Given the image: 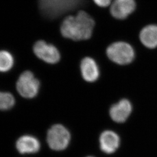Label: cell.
Wrapping results in <instances>:
<instances>
[{
	"label": "cell",
	"mask_w": 157,
	"mask_h": 157,
	"mask_svg": "<svg viewBox=\"0 0 157 157\" xmlns=\"http://www.w3.org/2000/svg\"><path fill=\"white\" fill-rule=\"evenodd\" d=\"M33 52L41 60L50 64L59 62L61 58L60 53L56 47L43 40H39L34 44Z\"/></svg>",
	"instance_id": "8992f818"
},
{
	"label": "cell",
	"mask_w": 157,
	"mask_h": 157,
	"mask_svg": "<svg viewBox=\"0 0 157 157\" xmlns=\"http://www.w3.org/2000/svg\"><path fill=\"white\" fill-rule=\"evenodd\" d=\"M17 150L21 154H34L39 151V141L32 136L25 135L21 136L17 141Z\"/></svg>",
	"instance_id": "8fae6325"
},
{
	"label": "cell",
	"mask_w": 157,
	"mask_h": 157,
	"mask_svg": "<svg viewBox=\"0 0 157 157\" xmlns=\"http://www.w3.org/2000/svg\"><path fill=\"white\" fill-rule=\"evenodd\" d=\"M71 141V134L65 126L60 124L53 125L48 130L47 141L49 147L55 151L66 149Z\"/></svg>",
	"instance_id": "277c9868"
},
{
	"label": "cell",
	"mask_w": 157,
	"mask_h": 157,
	"mask_svg": "<svg viewBox=\"0 0 157 157\" xmlns=\"http://www.w3.org/2000/svg\"><path fill=\"white\" fill-rule=\"evenodd\" d=\"M100 144L102 151L106 154H112L118 149L120 144V139L114 132L106 130L100 136Z\"/></svg>",
	"instance_id": "9c48e42d"
},
{
	"label": "cell",
	"mask_w": 157,
	"mask_h": 157,
	"mask_svg": "<svg viewBox=\"0 0 157 157\" xmlns=\"http://www.w3.org/2000/svg\"></svg>",
	"instance_id": "2e32d148"
},
{
	"label": "cell",
	"mask_w": 157,
	"mask_h": 157,
	"mask_svg": "<svg viewBox=\"0 0 157 157\" xmlns=\"http://www.w3.org/2000/svg\"><path fill=\"white\" fill-rule=\"evenodd\" d=\"M84 0H39L41 13L49 19H54L72 11L82 4Z\"/></svg>",
	"instance_id": "7a4b0ae2"
},
{
	"label": "cell",
	"mask_w": 157,
	"mask_h": 157,
	"mask_svg": "<svg viewBox=\"0 0 157 157\" xmlns=\"http://www.w3.org/2000/svg\"><path fill=\"white\" fill-rule=\"evenodd\" d=\"M108 57L119 65H127L135 58V51L128 43L124 41L115 42L109 45L107 49Z\"/></svg>",
	"instance_id": "3957f363"
},
{
	"label": "cell",
	"mask_w": 157,
	"mask_h": 157,
	"mask_svg": "<svg viewBox=\"0 0 157 157\" xmlns=\"http://www.w3.org/2000/svg\"><path fill=\"white\" fill-rule=\"evenodd\" d=\"M140 39L143 44L149 48L157 47V25H149L141 30Z\"/></svg>",
	"instance_id": "7c38bea8"
},
{
	"label": "cell",
	"mask_w": 157,
	"mask_h": 157,
	"mask_svg": "<svg viewBox=\"0 0 157 157\" xmlns=\"http://www.w3.org/2000/svg\"><path fill=\"white\" fill-rule=\"evenodd\" d=\"M95 22L89 13L83 11L75 16H69L62 21L60 30L62 36L73 41L89 39L92 36Z\"/></svg>",
	"instance_id": "6da1fadb"
},
{
	"label": "cell",
	"mask_w": 157,
	"mask_h": 157,
	"mask_svg": "<svg viewBox=\"0 0 157 157\" xmlns=\"http://www.w3.org/2000/svg\"><path fill=\"white\" fill-rule=\"evenodd\" d=\"M80 70L83 78L88 82H94L99 77L98 67L95 60L90 57H86L82 60Z\"/></svg>",
	"instance_id": "30bf717a"
},
{
	"label": "cell",
	"mask_w": 157,
	"mask_h": 157,
	"mask_svg": "<svg viewBox=\"0 0 157 157\" xmlns=\"http://www.w3.org/2000/svg\"><path fill=\"white\" fill-rule=\"evenodd\" d=\"M17 89L19 94L23 97L33 98L39 93V81L32 72L26 71L23 72L18 78Z\"/></svg>",
	"instance_id": "5b68a950"
},
{
	"label": "cell",
	"mask_w": 157,
	"mask_h": 157,
	"mask_svg": "<svg viewBox=\"0 0 157 157\" xmlns=\"http://www.w3.org/2000/svg\"><path fill=\"white\" fill-rule=\"evenodd\" d=\"M135 0H114L111 4L110 13L118 19H124L135 11Z\"/></svg>",
	"instance_id": "52a82bcc"
},
{
	"label": "cell",
	"mask_w": 157,
	"mask_h": 157,
	"mask_svg": "<svg viewBox=\"0 0 157 157\" xmlns=\"http://www.w3.org/2000/svg\"><path fill=\"white\" fill-rule=\"evenodd\" d=\"M14 64V59L7 51H0V72H6L11 70Z\"/></svg>",
	"instance_id": "4fadbf2b"
},
{
	"label": "cell",
	"mask_w": 157,
	"mask_h": 157,
	"mask_svg": "<svg viewBox=\"0 0 157 157\" xmlns=\"http://www.w3.org/2000/svg\"><path fill=\"white\" fill-rule=\"evenodd\" d=\"M112 0H93L97 6L100 7H107L112 4Z\"/></svg>",
	"instance_id": "9a60e30c"
},
{
	"label": "cell",
	"mask_w": 157,
	"mask_h": 157,
	"mask_svg": "<svg viewBox=\"0 0 157 157\" xmlns=\"http://www.w3.org/2000/svg\"><path fill=\"white\" fill-rule=\"evenodd\" d=\"M132 111L130 101L123 99L113 105L109 110V115L112 120L118 123H122L126 121Z\"/></svg>",
	"instance_id": "ba28073f"
},
{
	"label": "cell",
	"mask_w": 157,
	"mask_h": 157,
	"mask_svg": "<svg viewBox=\"0 0 157 157\" xmlns=\"http://www.w3.org/2000/svg\"><path fill=\"white\" fill-rule=\"evenodd\" d=\"M15 100L13 95L7 92L0 91V110H8L15 105Z\"/></svg>",
	"instance_id": "5bb4252c"
}]
</instances>
